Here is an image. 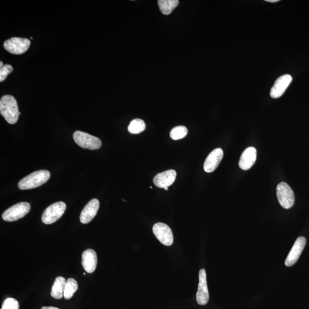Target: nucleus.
I'll return each mask as SVG.
<instances>
[{
    "label": "nucleus",
    "mask_w": 309,
    "mask_h": 309,
    "mask_svg": "<svg viewBox=\"0 0 309 309\" xmlns=\"http://www.w3.org/2000/svg\"><path fill=\"white\" fill-rule=\"evenodd\" d=\"M0 113L8 123H16L21 112L16 99L12 95H4L0 100Z\"/></svg>",
    "instance_id": "obj_1"
},
{
    "label": "nucleus",
    "mask_w": 309,
    "mask_h": 309,
    "mask_svg": "<svg viewBox=\"0 0 309 309\" xmlns=\"http://www.w3.org/2000/svg\"><path fill=\"white\" fill-rule=\"evenodd\" d=\"M50 176L51 174L47 170L35 171L21 179L18 184V187L21 190L37 188L46 183Z\"/></svg>",
    "instance_id": "obj_2"
},
{
    "label": "nucleus",
    "mask_w": 309,
    "mask_h": 309,
    "mask_svg": "<svg viewBox=\"0 0 309 309\" xmlns=\"http://www.w3.org/2000/svg\"><path fill=\"white\" fill-rule=\"evenodd\" d=\"M13 69L12 66L6 65L0 67V81L3 82L5 80L8 75L12 72Z\"/></svg>",
    "instance_id": "obj_23"
},
{
    "label": "nucleus",
    "mask_w": 309,
    "mask_h": 309,
    "mask_svg": "<svg viewBox=\"0 0 309 309\" xmlns=\"http://www.w3.org/2000/svg\"><path fill=\"white\" fill-rule=\"evenodd\" d=\"M292 80V77L290 75H284L277 79L270 90L271 97L277 99L283 96Z\"/></svg>",
    "instance_id": "obj_11"
},
{
    "label": "nucleus",
    "mask_w": 309,
    "mask_h": 309,
    "mask_svg": "<svg viewBox=\"0 0 309 309\" xmlns=\"http://www.w3.org/2000/svg\"><path fill=\"white\" fill-rule=\"evenodd\" d=\"M30 210L28 202H20L15 204L3 213V219L7 222H14L24 217Z\"/></svg>",
    "instance_id": "obj_5"
},
{
    "label": "nucleus",
    "mask_w": 309,
    "mask_h": 309,
    "mask_svg": "<svg viewBox=\"0 0 309 309\" xmlns=\"http://www.w3.org/2000/svg\"><path fill=\"white\" fill-rule=\"evenodd\" d=\"M306 244V239L303 237H299L295 242L287 258L286 259L285 265L290 267L293 266L297 262L300 256L303 251Z\"/></svg>",
    "instance_id": "obj_9"
},
{
    "label": "nucleus",
    "mask_w": 309,
    "mask_h": 309,
    "mask_svg": "<svg viewBox=\"0 0 309 309\" xmlns=\"http://www.w3.org/2000/svg\"><path fill=\"white\" fill-rule=\"evenodd\" d=\"M257 160V149L253 147L244 150L240 157L239 165L243 170H248L253 167Z\"/></svg>",
    "instance_id": "obj_16"
},
{
    "label": "nucleus",
    "mask_w": 309,
    "mask_h": 309,
    "mask_svg": "<svg viewBox=\"0 0 309 309\" xmlns=\"http://www.w3.org/2000/svg\"><path fill=\"white\" fill-rule=\"evenodd\" d=\"M145 129L144 121L140 119L132 120L128 127V130L131 134H138L142 133Z\"/></svg>",
    "instance_id": "obj_20"
},
{
    "label": "nucleus",
    "mask_w": 309,
    "mask_h": 309,
    "mask_svg": "<svg viewBox=\"0 0 309 309\" xmlns=\"http://www.w3.org/2000/svg\"><path fill=\"white\" fill-rule=\"evenodd\" d=\"M67 206L65 202H58L51 204L43 213L42 222L44 224L50 225L56 222L65 212Z\"/></svg>",
    "instance_id": "obj_4"
},
{
    "label": "nucleus",
    "mask_w": 309,
    "mask_h": 309,
    "mask_svg": "<svg viewBox=\"0 0 309 309\" xmlns=\"http://www.w3.org/2000/svg\"><path fill=\"white\" fill-rule=\"evenodd\" d=\"M42 309H60L57 307H52V306H44L42 308Z\"/></svg>",
    "instance_id": "obj_24"
},
{
    "label": "nucleus",
    "mask_w": 309,
    "mask_h": 309,
    "mask_svg": "<svg viewBox=\"0 0 309 309\" xmlns=\"http://www.w3.org/2000/svg\"><path fill=\"white\" fill-rule=\"evenodd\" d=\"M199 281L197 301L199 305H205L209 300V293L205 270L201 269L199 271Z\"/></svg>",
    "instance_id": "obj_10"
},
{
    "label": "nucleus",
    "mask_w": 309,
    "mask_h": 309,
    "mask_svg": "<svg viewBox=\"0 0 309 309\" xmlns=\"http://www.w3.org/2000/svg\"><path fill=\"white\" fill-rule=\"evenodd\" d=\"M176 177V172L175 170H167L154 176L153 183L157 187L165 189L174 183Z\"/></svg>",
    "instance_id": "obj_14"
},
{
    "label": "nucleus",
    "mask_w": 309,
    "mask_h": 309,
    "mask_svg": "<svg viewBox=\"0 0 309 309\" xmlns=\"http://www.w3.org/2000/svg\"><path fill=\"white\" fill-rule=\"evenodd\" d=\"M223 157H224V151L220 148L213 149L208 154L205 162L204 163V170L207 173H211L214 171L218 166L220 165Z\"/></svg>",
    "instance_id": "obj_12"
},
{
    "label": "nucleus",
    "mask_w": 309,
    "mask_h": 309,
    "mask_svg": "<svg viewBox=\"0 0 309 309\" xmlns=\"http://www.w3.org/2000/svg\"><path fill=\"white\" fill-rule=\"evenodd\" d=\"M165 190H169V188H166L165 189Z\"/></svg>",
    "instance_id": "obj_26"
},
{
    "label": "nucleus",
    "mask_w": 309,
    "mask_h": 309,
    "mask_svg": "<svg viewBox=\"0 0 309 309\" xmlns=\"http://www.w3.org/2000/svg\"><path fill=\"white\" fill-rule=\"evenodd\" d=\"M78 289V284L74 279H69L67 281L64 297L66 299H70Z\"/></svg>",
    "instance_id": "obj_19"
},
{
    "label": "nucleus",
    "mask_w": 309,
    "mask_h": 309,
    "mask_svg": "<svg viewBox=\"0 0 309 309\" xmlns=\"http://www.w3.org/2000/svg\"><path fill=\"white\" fill-rule=\"evenodd\" d=\"M30 45V40L28 39L12 38L6 41L4 47L12 54H20L25 53Z\"/></svg>",
    "instance_id": "obj_7"
},
{
    "label": "nucleus",
    "mask_w": 309,
    "mask_h": 309,
    "mask_svg": "<svg viewBox=\"0 0 309 309\" xmlns=\"http://www.w3.org/2000/svg\"><path fill=\"white\" fill-rule=\"evenodd\" d=\"M153 233L163 244L170 246L174 242V236L170 227L163 223H157L153 226Z\"/></svg>",
    "instance_id": "obj_8"
},
{
    "label": "nucleus",
    "mask_w": 309,
    "mask_h": 309,
    "mask_svg": "<svg viewBox=\"0 0 309 309\" xmlns=\"http://www.w3.org/2000/svg\"><path fill=\"white\" fill-rule=\"evenodd\" d=\"M19 302L15 298H8L3 302L2 309H19Z\"/></svg>",
    "instance_id": "obj_22"
},
{
    "label": "nucleus",
    "mask_w": 309,
    "mask_h": 309,
    "mask_svg": "<svg viewBox=\"0 0 309 309\" xmlns=\"http://www.w3.org/2000/svg\"><path fill=\"white\" fill-rule=\"evenodd\" d=\"M73 138L79 146L84 149L95 150L102 147L101 139L82 131H76L73 135Z\"/></svg>",
    "instance_id": "obj_3"
},
{
    "label": "nucleus",
    "mask_w": 309,
    "mask_h": 309,
    "mask_svg": "<svg viewBox=\"0 0 309 309\" xmlns=\"http://www.w3.org/2000/svg\"><path fill=\"white\" fill-rule=\"evenodd\" d=\"M188 130L186 127L180 126L174 127L170 132L171 139L177 140L184 138L188 135Z\"/></svg>",
    "instance_id": "obj_21"
},
{
    "label": "nucleus",
    "mask_w": 309,
    "mask_h": 309,
    "mask_svg": "<svg viewBox=\"0 0 309 309\" xmlns=\"http://www.w3.org/2000/svg\"><path fill=\"white\" fill-rule=\"evenodd\" d=\"M100 203L97 199L90 201L81 212L80 221L83 224H87L97 215Z\"/></svg>",
    "instance_id": "obj_13"
},
{
    "label": "nucleus",
    "mask_w": 309,
    "mask_h": 309,
    "mask_svg": "<svg viewBox=\"0 0 309 309\" xmlns=\"http://www.w3.org/2000/svg\"><path fill=\"white\" fill-rule=\"evenodd\" d=\"M67 281L64 277L58 276L53 285L51 296L55 299H61L64 297Z\"/></svg>",
    "instance_id": "obj_17"
},
{
    "label": "nucleus",
    "mask_w": 309,
    "mask_h": 309,
    "mask_svg": "<svg viewBox=\"0 0 309 309\" xmlns=\"http://www.w3.org/2000/svg\"><path fill=\"white\" fill-rule=\"evenodd\" d=\"M159 7L163 15H169L178 6V0H160L158 2Z\"/></svg>",
    "instance_id": "obj_18"
},
{
    "label": "nucleus",
    "mask_w": 309,
    "mask_h": 309,
    "mask_svg": "<svg viewBox=\"0 0 309 309\" xmlns=\"http://www.w3.org/2000/svg\"><path fill=\"white\" fill-rule=\"evenodd\" d=\"M81 264L88 273H92L97 269L98 257L97 253L92 249H88L82 254Z\"/></svg>",
    "instance_id": "obj_15"
},
{
    "label": "nucleus",
    "mask_w": 309,
    "mask_h": 309,
    "mask_svg": "<svg viewBox=\"0 0 309 309\" xmlns=\"http://www.w3.org/2000/svg\"><path fill=\"white\" fill-rule=\"evenodd\" d=\"M279 1L280 0H266V2L272 3L279 2Z\"/></svg>",
    "instance_id": "obj_25"
},
{
    "label": "nucleus",
    "mask_w": 309,
    "mask_h": 309,
    "mask_svg": "<svg viewBox=\"0 0 309 309\" xmlns=\"http://www.w3.org/2000/svg\"><path fill=\"white\" fill-rule=\"evenodd\" d=\"M276 196L282 207L289 209L293 206L295 201L294 192L287 183L281 182L277 186Z\"/></svg>",
    "instance_id": "obj_6"
}]
</instances>
